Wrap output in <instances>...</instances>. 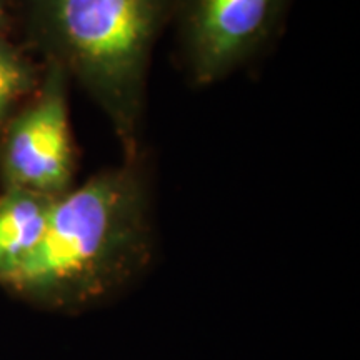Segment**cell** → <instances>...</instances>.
<instances>
[{"instance_id": "obj_6", "label": "cell", "mask_w": 360, "mask_h": 360, "mask_svg": "<svg viewBox=\"0 0 360 360\" xmlns=\"http://www.w3.org/2000/svg\"><path fill=\"white\" fill-rule=\"evenodd\" d=\"M35 87L32 67L0 35V130H4L15 103Z\"/></svg>"}, {"instance_id": "obj_7", "label": "cell", "mask_w": 360, "mask_h": 360, "mask_svg": "<svg viewBox=\"0 0 360 360\" xmlns=\"http://www.w3.org/2000/svg\"><path fill=\"white\" fill-rule=\"evenodd\" d=\"M6 6H7V0H0V32H2L4 20H6Z\"/></svg>"}, {"instance_id": "obj_1", "label": "cell", "mask_w": 360, "mask_h": 360, "mask_svg": "<svg viewBox=\"0 0 360 360\" xmlns=\"http://www.w3.org/2000/svg\"><path fill=\"white\" fill-rule=\"evenodd\" d=\"M152 254V192L139 155L57 197L39 245L7 287L45 307L85 310L124 290Z\"/></svg>"}, {"instance_id": "obj_5", "label": "cell", "mask_w": 360, "mask_h": 360, "mask_svg": "<svg viewBox=\"0 0 360 360\" xmlns=\"http://www.w3.org/2000/svg\"><path fill=\"white\" fill-rule=\"evenodd\" d=\"M57 197L7 187L0 195V283L8 285L42 238Z\"/></svg>"}, {"instance_id": "obj_4", "label": "cell", "mask_w": 360, "mask_h": 360, "mask_svg": "<svg viewBox=\"0 0 360 360\" xmlns=\"http://www.w3.org/2000/svg\"><path fill=\"white\" fill-rule=\"evenodd\" d=\"M0 169L7 187L60 197L74 177L67 74L49 65L39 96L4 127Z\"/></svg>"}, {"instance_id": "obj_2", "label": "cell", "mask_w": 360, "mask_h": 360, "mask_svg": "<svg viewBox=\"0 0 360 360\" xmlns=\"http://www.w3.org/2000/svg\"><path fill=\"white\" fill-rule=\"evenodd\" d=\"M52 64L82 84L107 115L125 159L141 155L147 75L175 0H27Z\"/></svg>"}, {"instance_id": "obj_3", "label": "cell", "mask_w": 360, "mask_h": 360, "mask_svg": "<svg viewBox=\"0 0 360 360\" xmlns=\"http://www.w3.org/2000/svg\"><path fill=\"white\" fill-rule=\"evenodd\" d=\"M289 0H175L180 56L195 85H212L257 56Z\"/></svg>"}]
</instances>
